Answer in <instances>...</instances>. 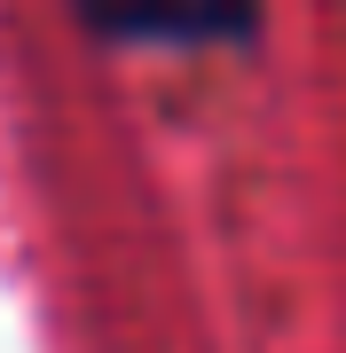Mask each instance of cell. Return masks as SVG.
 I'll list each match as a JSON object with an SVG mask.
<instances>
[{
    "label": "cell",
    "mask_w": 346,
    "mask_h": 353,
    "mask_svg": "<svg viewBox=\"0 0 346 353\" xmlns=\"http://www.w3.org/2000/svg\"><path fill=\"white\" fill-rule=\"evenodd\" d=\"M71 8L118 48H244L260 32V0H71Z\"/></svg>",
    "instance_id": "6da1fadb"
}]
</instances>
